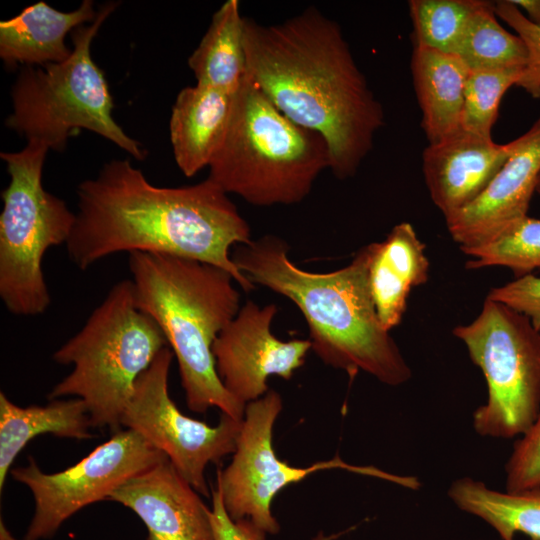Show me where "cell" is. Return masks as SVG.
Masks as SVG:
<instances>
[{
    "label": "cell",
    "mask_w": 540,
    "mask_h": 540,
    "mask_svg": "<svg viewBox=\"0 0 540 540\" xmlns=\"http://www.w3.org/2000/svg\"><path fill=\"white\" fill-rule=\"evenodd\" d=\"M208 177L194 185L159 187L128 159L112 160L77 188L78 211L66 249L87 270L120 252L167 254L222 268L245 292L254 284L231 259L251 230L237 207Z\"/></svg>",
    "instance_id": "1"
},
{
    "label": "cell",
    "mask_w": 540,
    "mask_h": 540,
    "mask_svg": "<svg viewBox=\"0 0 540 540\" xmlns=\"http://www.w3.org/2000/svg\"><path fill=\"white\" fill-rule=\"evenodd\" d=\"M244 49L253 83L290 120L325 139L338 179L354 176L385 114L339 24L315 7L273 25L244 18Z\"/></svg>",
    "instance_id": "2"
},
{
    "label": "cell",
    "mask_w": 540,
    "mask_h": 540,
    "mask_svg": "<svg viewBox=\"0 0 540 540\" xmlns=\"http://www.w3.org/2000/svg\"><path fill=\"white\" fill-rule=\"evenodd\" d=\"M289 245L265 235L238 245L231 259L255 285L288 298L303 314L312 349L320 359L350 376L364 371L398 386L412 375L390 332L381 324L368 281V249L347 266L327 273L305 271L289 258Z\"/></svg>",
    "instance_id": "3"
},
{
    "label": "cell",
    "mask_w": 540,
    "mask_h": 540,
    "mask_svg": "<svg viewBox=\"0 0 540 540\" xmlns=\"http://www.w3.org/2000/svg\"><path fill=\"white\" fill-rule=\"evenodd\" d=\"M137 307L162 330L176 357L188 408L217 407L243 420L246 405L223 385L212 351L222 330L240 310L233 277L220 267L167 254H129Z\"/></svg>",
    "instance_id": "4"
},
{
    "label": "cell",
    "mask_w": 540,
    "mask_h": 540,
    "mask_svg": "<svg viewBox=\"0 0 540 540\" xmlns=\"http://www.w3.org/2000/svg\"><path fill=\"white\" fill-rule=\"evenodd\" d=\"M329 166L325 139L285 116L246 75L208 178L254 206L292 205Z\"/></svg>",
    "instance_id": "5"
},
{
    "label": "cell",
    "mask_w": 540,
    "mask_h": 540,
    "mask_svg": "<svg viewBox=\"0 0 540 540\" xmlns=\"http://www.w3.org/2000/svg\"><path fill=\"white\" fill-rule=\"evenodd\" d=\"M168 346L157 323L136 305L132 281L116 283L84 326L53 354L72 371L48 394L86 404L92 427L118 431L140 375Z\"/></svg>",
    "instance_id": "6"
},
{
    "label": "cell",
    "mask_w": 540,
    "mask_h": 540,
    "mask_svg": "<svg viewBox=\"0 0 540 540\" xmlns=\"http://www.w3.org/2000/svg\"><path fill=\"white\" fill-rule=\"evenodd\" d=\"M118 2H108L97 18L71 33L72 53L61 63L25 66L11 88L12 112L5 125L27 141L61 152L68 139L86 129L111 141L136 160L146 157L140 142L113 119L108 82L91 57L92 42Z\"/></svg>",
    "instance_id": "7"
},
{
    "label": "cell",
    "mask_w": 540,
    "mask_h": 540,
    "mask_svg": "<svg viewBox=\"0 0 540 540\" xmlns=\"http://www.w3.org/2000/svg\"><path fill=\"white\" fill-rule=\"evenodd\" d=\"M48 151L30 140L20 151L0 154L10 176L1 193L0 297L18 316L40 315L49 307L42 261L48 249L67 243L76 220L65 201L42 185Z\"/></svg>",
    "instance_id": "8"
},
{
    "label": "cell",
    "mask_w": 540,
    "mask_h": 540,
    "mask_svg": "<svg viewBox=\"0 0 540 540\" xmlns=\"http://www.w3.org/2000/svg\"><path fill=\"white\" fill-rule=\"evenodd\" d=\"M453 335L481 370L487 400L472 414L474 431L495 439L521 437L540 413V332L507 305L485 299L479 315Z\"/></svg>",
    "instance_id": "9"
},
{
    "label": "cell",
    "mask_w": 540,
    "mask_h": 540,
    "mask_svg": "<svg viewBox=\"0 0 540 540\" xmlns=\"http://www.w3.org/2000/svg\"><path fill=\"white\" fill-rule=\"evenodd\" d=\"M168 459L137 432L118 430L86 457L60 472L44 473L29 464L11 470L34 498V513L24 540L52 538L63 523L82 508L110 495L131 478Z\"/></svg>",
    "instance_id": "10"
},
{
    "label": "cell",
    "mask_w": 540,
    "mask_h": 540,
    "mask_svg": "<svg viewBox=\"0 0 540 540\" xmlns=\"http://www.w3.org/2000/svg\"><path fill=\"white\" fill-rule=\"evenodd\" d=\"M174 355L164 347L137 379L121 417V426L163 452L180 475L209 496L205 470L236 450L242 421L222 413L216 426L184 415L171 399L168 376Z\"/></svg>",
    "instance_id": "11"
},
{
    "label": "cell",
    "mask_w": 540,
    "mask_h": 540,
    "mask_svg": "<svg viewBox=\"0 0 540 540\" xmlns=\"http://www.w3.org/2000/svg\"><path fill=\"white\" fill-rule=\"evenodd\" d=\"M281 410L282 399L274 390L249 402L232 462L217 472L216 489L229 517L234 522H248L255 529L272 535L279 532L280 525L271 513V503L284 487L323 469L344 468L357 473L362 469L337 457L307 468L293 467L281 461L272 445L273 426Z\"/></svg>",
    "instance_id": "12"
},
{
    "label": "cell",
    "mask_w": 540,
    "mask_h": 540,
    "mask_svg": "<svg viewBox=\"0 0 540 540\" xmlns=\"http://www.w3.org/2000/svg\"><path fill=\"white\" fill-rule=\"evenodd\" d=\"M277 312L275 304L260 307L249 300L213 344L223 385L245 405L269 391L268 377L291 379L312 349L309 339L283 341L273 335L271 325Z\"/></svg>",
    "instance_id": "13"
},
{
    "label": "cell",
    "mask_w": 540,
    "mask_h": 540,
    "mask_svg": "<svg viewBox=\"0 0 540 540\" xmlns=\"http://www.w3.org/2000/svg\"><path fill=\"white\" fill-rule=\"evenodd\" d=\"M484 191L461 210L445 217L460 248L484 244L527 216L540 175V118L521 136Z\"/></svg>",
    "instance_id": "14"
},
{
    "label": "cell",
    "mask_w": 540,
    "mask_h": 540,
    "mask_svg": "<svg viewBox=\"0 0 540 540\" xmlns=\"http://www.w3.org/2000/svg\"><path fill=\"white\" fill-rule=\"evenodd\" d=\"M108 500L137 514L146 540H215L211 510L169 459L131 478Z\"/></svg>",
    "instance_id": "15"
},
{
    "label": "cell",
    "mask_w": 540,
    "mask_h": 540,
    "mask_svg": "<svg viewBox=\"0 0 540 540\" xmlns=\"http://www.w3.org/2000/svg\"><path fill=\"white\" fill-rule=\"evenodd\" d=\"M513 142L497 144L464 129L433 144L422 154L429 196L444 218L474 201L504 165Z\"/></svg>",
    "instance_id": "16"
},
{
    "label": "cell",
    "mask_w": 540,
    "mask_h": 540,
    "mask_svg": "<svg viewBox=\"0 0 540 540\" xmlns=\"http://www.w3.org/2000/svg\"><path fill=\"white\" fill-rule=\"evenodd\" d=\"M366 246L371 296L382 326L390 332L401 323L411 290L429 278L426 247L408 222L395 225L383 241Z\"/></svg>",
    "instance_id": "17"
},
{
    "label": "cell",
    "mask_w": 540,
    "mask_h": 540,
    "mask_svg": "<svg viewBox=\"0 0 540 540\" xmlns=\"http://www.w3.org/2000/svg\"><path fill=\"white\" fill-rule=\"evenodd\" d=\"M233 94L195 84L177 94L169 134L174 160L186 177L209 167L225 136Z\"/></svg>",
    "instance_id": "18"
},
{
    "label": "cell",
    "mask_w": 540,
    "mask_h": 540,
    "mask_svg": "<svg viewBox=\"0 0 540 540\" xmlns=\"http://www.w3.org/2000/svg\"><path fill=\"white\" fill-rule=\"evenodd\" d=\"M97 16L92 0H84L70 12L37 2L0 22V58L7 67L61 63L72 53L65 43L67 34Z\"/></svg>",
    "instance_id": "19"
},
{
    "label": "cell",
    "mask_w": 540,
    "mask_h": 540,
    "mask_svg": "<svg viewBox=\"0 0 540 540\" xmlns=\"http://www.w3.org/2000/svg\"><path fill=\"white\" fill-rule=\"evenodd\" d=\"M411 73L422 114L421 126L429 144L461 130L469 74L463 60L455 54L414 46Z\"/></svg>",
    "instance_id": "20"
},
{
    "label": "cell",
    "mask_w": 540,
    "mask_h": 540,
    "mask_svg": "<svg viewBox=\"0 0 540 540\" xmlns=\"http://www.w3.org/2000/svg\"><path fill=\"white\" fill-rule=\"evenodd\" d=\"M86 404L79 398L53 399L47 405L21 407L0 393V491L9 469L26 444L40 434L87 440L93 437Z\"/></svg>",
    "instance_id": "21"
},
{
    "label": "cell",
    "mask_w": 540,
    "mask_h": 540,
    "mask_svg": "<svg viewBox=\"0 0 540 540\" xmlns=\"http://www.w3.org/2000/svg\"><path fill=\"white\" fill-rule=\"evenodd\" d=\"M244 18L238 0H227L213 14L198 47L188 58L196 83L234 94L247 75Z\"/></svg>",
    "instance_id": "22"
},
{
    "label": "cell",
    "mask_w": 540,
    "mask_h": 540,
    "mask_svg": "<svg viewBox=\"0 0 540 540\" xmlns=\"http://www.w3.org/2000/svg\"><path fill=\"white\" fill-rule=\"evenodd\" d=\"M447 495L458 509L487 523L501 540H515L517 533L540 540V490L498 491L481 480L461 477L450 484Z\"/></svg>",
    "instance_id": "23"
},
{
    "label": "cell",
    "mask_w": 540,
    "mask_h": 540,
    "mask_svg": "<svg viewBox=\"0 0 540 540\" xmlns=\"http://www.w3.org/2000/svg\"><path fill=\"white\" fill-rule=\"evenodd\" d=\"M457 55L469 70L524 68L527 60L522 39L499 23L494 2L485 0L472 15Z\"/></svg>",
    "instance_id": "24"
},
{
    "label": "cell",
    "mask_w": 540,
    "mask_h": 540,
    "mask_svg": "<svg viewBox=\"0 0 540 540\" xmlns=\"http://www.w3.org/2000/svg\"><path fill=\"white\" fill-rule=\"evenodd\" d=\"M482 0H410L414 46L457 55Z\"/></svg>",
    "instance_id": "25"
},
{
    "label": "cell",
    "mask_w": 540,
    "mask_h": 540,
    "mask_svg": "<svg viewBox=\"0 0 540 540\" xmlns=\"http://www.w3.org/2000/svg\"><path fill=\"white\" fill-rule=\"evenodd\" d=\"M460 249L469 257L468 269L502 266L516 278L531 274L540 269V219L527 215L490 241Z\"/></svg>",
    "instance_id": "26"
},
{
    "label": "cell",
    "mask_w": 540,
    "mask_h": 540,
    "mask_svg": "<svg viewBox=\"0 0 540 540\" xmlns=\"http://www.w3.org/2000/svg\"><path fill=\"white\" fill-rule=\"evenodd\" d=\"M523 68L469 70L462 113V129L491 137L500 102L516 86Z\"/></svg>",
    "instance_id": "27"
},
{
    "label": "cell",
    "mask_w": 540,
    "mask_h": 540,
    "mask_svg": "<svg viewBox=\"0 0 540 540\" xmlns=\"http://www.w3.org/2000/svg\"><path fill=\"white\" fill-rule=\"evenodd\" d=\"M496 16L515 31L527 50V60L516 86L540 98V25L532 23L510 0L494 2Z\"/></svg>",
    "instance_id": "28"
},
{
    "label": "cell",
    "mask_w": 540,
    "mask_h": 540,
    "mask_svg": "<svg viewBox=\"0 0 540 540\" xmlns=\"http://www.w3.org/2000/svg\"><path fill=\"white\" fill-rule=\"evenodd\" d=\"M540 490V413L519 437L505 464V491Z\"/></svg>",
    "instance_id": "29"
},
{
    "label": "cell",
    "mask_w": 540,
    "mask_h": 540,
    "mask_svg": "<svg viewBox=\"0 0 540 540\" xmlns=\"http://www.w3.org/2000/svg\"><path fill=\"white\" fill-rule=\"evenodd\" d=\"M487 299L507 305L528 317L540 332V277L528 274L492 288Z\"/></svg>",
    "instance_id": "30"
},
{
    "label": "cell",
    "mask_w": 540,
    "mask_h": 540,
    "mask_svg": "<svg viewBox=\"0 0 540 540\" xmlns=\"http://www.w3.org/2000/svg\"><path fill=\"white\" fill-rule=\"evenodd\" d=\"M211 522L215 540H265V533L248 522H234L226 512L221 494L212 491Z\"/></svg>",
    "instance_id": "31"
},
{
    "label": "cell",
    "mask_w": 540,
    "mask_h": 540,
    "mask_svg": "<svg viewBox=\"0 0 540 540\" xmlns=\"http://www.w3.org/2000/svg\"><path fill=\"white\" fill-rule=\"evenodd\" d=\"M534 24L540 25V0H510Z\"/></svg>",
    "instance_id": "32"
},
{
    "label": "cell",
    "mask_w": 540,
    "mask_h": 540,
    "mask_svg": "<svg viewBox=\"0 0 540 540\" xmlns=\"http://www.w3.org/2000/svg\"><path fill=\"white\" fill-rule=\"evenodd\" d=\"M0 540H17L5 525L2 517L0 520Z\"/></svg>",
    "instance_id": "33"
},
{
    "label": "cell",
    "mask_w": 540,
    "mask_h": 540,
    "mask_svg": "<svg viewBox=\"0 0 540 540\" xmlns=\"http://www.w3.org/2000/svg\"><path fill=\"white\" fill-rule=\"evenodd\" d=\"M339 534L325 535L323 532H319L312 540H334Z\"/></svg>",
    "instance_id": "34"
},
{
    "label": "cell",
    "mask_w": 540,
    "mask_h": 540,
    "mask_svg": "<svg viewBox=\"0 0 540 540\" xmlns=\"http://www.w3.org/2000/svg\"><path fill=\"white\" fill-rule=\"evenodd\" d=\"M536 192L540 194V175H539L537 186H536Z\"/></svg>",
    "instance_id": "35"
},
{
    "label": "cell",
    "mask_w": 540,
    "mask_h": 540,
    "mask_svg": "<svg viewBox=\"0 0 540 540\" xmlns=\"http://www.w3.org/2000/svg\"><path fill=\"white\" fill-rule=\"evenodd\" d=\"M529 540H536V539H529Z\"/></svg>",
    "instance_id": "36"
}]
</instances>
